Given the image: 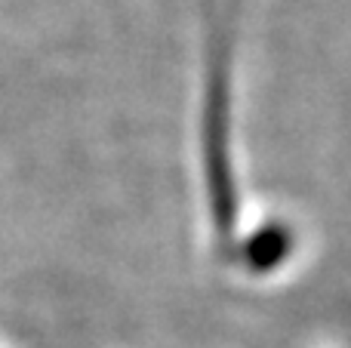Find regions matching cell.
<instances>
[{
	"label": "cell",
	"instance_id": "6da1fadb",
	"mask_svg": "<svg viewBox=\"0 0 351 348\" xmlns=\"http://www.w3.org/2000/svg\"><path fill=\"white\" fill-rule=\"evenodd\" d=\"M293 247V234L284 222H268L256 234H250L243 244V262L253 271H274Z\"/></svg>",
	"mask_w": 351,
	"mask_h": 348
}]
</instances>
